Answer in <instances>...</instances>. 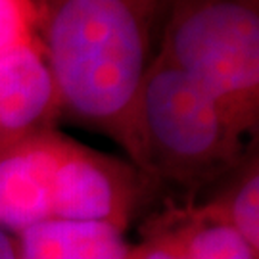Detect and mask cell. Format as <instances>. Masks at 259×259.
Wrapping results in <instances>:
<instances>
[{
    "mask_svg": "<svg viewBox=\"0 0 259 259\" xmlns=\"http://www.w3.org/2000/svg\"><path fill=\"white\" fill-rule=\"evenodd\" d=\"M169 0H40V47L60 113L100 131L125 152L140 83Z\"/></svg>",
    "mask_w": 259,
    "mask_h": 259,
    "instance_id": "1",
    "label": "cell"
},
{
    "mask_svg": "<svg viewBox=\"0 0 259 259\" xmlns=\"http://www.w3.org/2000/svg\"><path fill=\"white\" fill-rule=\"evenodd\" d=\"M244 137L185 73L154 54L131 117V163L154 186L196 190L240 163Z\"/></svg>",
    "mask_w": 259,
    "mask_h": 259,
    "instance_id": "2",
    "label": "cell"
},
{
    "mask_svg": "<svg viewBox=\"0 0 259 259\" xmlns=\"http://www.w3.org/2000/svg\"><path fill=\"white\" fill-rule=\"evenodd\" d=\"M156 54L196 83L244 139L259 123V0H169Z\"/></svg>",
    "mask_w": 259,
    "mask_h": 259,
    "instance_id": "3",
    "label": "cell"
},
{
    "mask_svg": "<svg viewBox=\"0 0 259 259\" xmlns=\"http://www.w3.org/2000/svg\"><path fill=\"white\" fill-rule=\"evenodd\" d=\"M156 186L131 161L65 139L50 192V221L100 223L123 232Z\"/></svg>",
    "mask_w": 259,
    "mask_h": 259,
    "instance_id": "4",
    "label": "cell"
},
{
    "mask_svg": "<svg viewBox=\"0 0 259 259\" xmlns=\"http://www.w3.org/2000/svg\"><path fill=\"white\" fill-rule=\"evenodd\" d=\"M65 135L42 129L0 140V229L18 236L50 221V192Z\"/></svg>",
    "mask_w": 259,
    "mask_h": 259,
    "instance_id": "5",
    "label": "cell"
},
{
    "mask_svg": "<svg viewBox=\"0 0 259 259\" xmlns=\"http://www.w3.org/2000/svg\"><path fill=\"white\" fill-rule=\"evenodd\" d=\"M60 98L52 69L35 38L0 52V140L52 129Z\"/></svg>",
    "mask_w": 259,
    "mask_h": 259,
    "instance_id": "6",
    "label": "cell"
},
{
    "mask_svg": "<svg viewBox=\"0 0 259 259\" xmlns=\"http://www.w3.org/2000/svg\"><path fill=\"white\" fill-rule=\"evenodd\" d=\"M18 259H129L123 232L100 223L48 221L16 236Z\"/></svg>",
    "mask_w": 259,
    "mask_h": 259,
    "instance_id": "7",
    "label": "cell"
},
{
    "mask_svg": "<svg viewBox=\"0 0 259 259\" xmlns=\"http://www.w3.org/2000/svg\"><path fill=\"white\" fill-rule=\"evenodd\" d=\"M157 225L171 232L188 259H259L240 234L205 205L169 211Z\"/></svg>",
    "mask_w": 259,
    "mask_h": 259,
    "instance_id": "8",
    "label": "cell"
},
{
    "mask_svg": "<svg viewBox=\"0 0 259 259\" xmlns=\"http://www.w3.org/2000/svg\"><path fill=\"white\" fill-rule=\"evenodd\" d=\"M227 183L205 207L227 223L259 255V167L257 154H246L225 177Z\"/></svg>",
    "mask_w": 259,
    "mask_h": 259,
    "instance_id": "9",
    "label": "cell"
},
{
    "mask_svg": "<svg viewBox=\"0 0 259 259\" xmlns=\"http://www.w3.org/2000/svg\"><path fill=\"white\" fill-rule=\"evenodd\" d=\"M37 0H0V52L35 38Z\"/></svg>",
    "mask_w": 259,
    "mask_h": 259,
    "instance_id": "10",
    "label": "cell"
},
{
    "mask_svg": "<svg viewBox=\"0 0 259 259\" xmlns=\"http://www.w3.org/2000/svg\"><path fill=\"white\" fill-rule=\"evenodd\" d=\"M129 259H188L179 242L161 225H154L148 238L139 246H133Z\"/></svg>",
    "mask_w": 259,
    "mask_h": 259,
    "instance_id": "11",
    "label": "cell"
},
{
    "mask_svg": "<svg viewBox=\"0 0 259 259\" xmlns=\"http://www.w3.org/2000/svg\"><path fill=\"white\" fill-rule=\"evenodd\" d=\"M0 259H18V242L16 236L0 229Z\"/></svg>",
    "mask_w": 259,
    "mask_h": 259,
    "instance_id": "12",
    "label": "cell"
}]
</instances>
